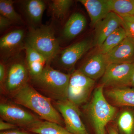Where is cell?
I'll return each mask as SVG.
<instances>
[{
	"label": "cell",
	"mask_w": 134,
	"mask_h": 134,
	"mask_svg": "<svg viewBox=\"0 0 134 134\" xmlns=\"http://www.w3.org/2000/svg\"><path fill=\"white\" fill-rule=\"evenodd\" d=\"M13 99L15 103L31 110L45 121L60 125L64 123L62 116L53 106L52 99L28 83L14 93Z\"/></svg>",
	"instance_id": "1"
},
{
	"label": "cell",
	"mask_w": 134,
	"mask_h": 134,
	"mask_svg": "<svg viewBox=\"0 0 134 134\" xmlns=\"http://www.w3.org/2000/svg\"><path fill=\"white\" fill-rule=\"evenodd\" d=\"M70 75L54 69L47 65L40 75L31 78V82L34 87L47 97L56 101L65 100L68 99Z\"/></svg>",
	"instance_id": "2"
},
{
	"label": "cell",
	"mask_w": 134,
	"mask_h": 134,
	"mask_svg": "<svg viewBox=\"0 0 134 134\" xmlns=\"http://www.w3.org/2000/svg\"><path fill=\"white\" fill-rule=\"evenodd\" d=\"M101 85L96 88L86 111L96 134H101L105 127L115 117L117 110L106 99Z\"/></svg>",
	"instance_id": "3"
},
{
	"label": "cell",
	"mask_w": 134,
	"mask_h": 134,
	"mask_svg": "<svg viewBox=\"0 0 134 134\" xmlns=\"http://www.w3.org/2000/svg\"><path fill=\"white\" fill-rule=\"evenodd\" d=\"M25 44L40 53L47 63L54 59L60 52L59 43L55 37L54 30L50 25L31 29Z\"/></svg>",
	"instance_id": "4"
},
{
	"label": "cell",
	"mask_w": 134,
	"mask_h": 134,
	"mask_svg": "<svg viewBox=\"0 0 134 134\" xmlns=\"http://www.w3.org/2000/svg\"><path fill=\"white\" fill-rule=\"evenodd\" d=\"M95 81L78 70L70 75L68 90V99L76 105L86 103L95 86Z\"/></svg>",
	"instance_id": "5"
},
{
	"label": "cell",
	"mask_w": 134,
	"mask_h": 134,
	"mask_svg": "<svg viewBox=\"0 0 134 134\" xmlns=\"http://www.w3.org/2000/svg\"><path fill=\"white\" fill-rule=\"evenodd\" d=\"M134 63L110 64L101 77V85L111 88L130 85Z\"/></svg>",
	"instance_id": "6"
},
{
	"label": "cell",
	"mask_w": 134,
	"mask_h": 134,
	"mask_svg": "<svg viewBox=\"0 0 134 134\" xmlns=\"http://www.w3.org/2000/svg\"><path fill=\"white\" fill-rule=\"evenodd\" d=\"M56 107L61 114L66 129L72 134H89L81 119L78 106L68 99L56 102Z\"/></svg>",
	"instance_id": "7"
},
{
	"label": "cell",
	"mask_w": 134,
	"mask_h": 134,
	"mask_svg": "<svg viewBox=\"0 0 134 134\" xmlns=\"http://www.w3.org/2000/svg\"><path fill=\"white\" fill-rule=\"evenodd\" d=\"M10 60L5 83L8 91L14 93L28 83L30 75L26 60L18 55Z\"/></svg>",
	"instance_id": "8"
},
{
	"label": "cell",
	"mask_w": 134,
	"mask_h": 134,
	"mask_svg": "<svg viewBox=\"0 0 134 134\" xmlns=\"http://www.w3.org/2000/svg\"><path fill=\"white\" fill-rule=\"evenodd\" d=\"M0 115L6 122L26 129L40 120L31 113L10 103H1Z\"/></svg>",
	"instance_id": "9"
},
{
	"label": "cell",
	"mask_w": 134,
	"mask_h": 134,
	"mask_svg": "<svg viewBox=\"0 0 134 134\" xmlns=\"http://www.w3.org/2000/svg\"><path fill=\"white\" fill-rule=\"evenodd\" d=\"M93 46V41L89 38L84 39L60 52L57 57L58 64L68 71L74 69L78 60Z\"/></svg>",
	"instance_id": "10"
},
{
	"label": "cell",
	"mask_w": 134,
	"mask_h": 134,
	"mask_svg": "<svg viewBox=\"0 0 134 134\" xmlns=\"http://www.w3.org/2000/svg\"><path fill=\"white\" fill-rule=\"evenodd\" d=\"M25 36L24 30L19 29L9 32L1 37L0 50L2 60L11 59L18 55L22 49H24Z\"/></svg>",
	"instance_id": "11"
},
{
	"label": "cell",
	"mask_w": 134,
	"mask_h": 134,
	"mask_svg": "<svg viewBox=\"0 0 134 134\" xmlns=\"http://www.w3.org/2000/svg\"><path fill=\"white\" fill-rule=\"evenodd\" d=\"M121 17L113 12H110L94 26L95 35L93 46L99 47L106 38L117 29L121 26Z\"/></svg>",
	"instance_id": "12"
},
{
	"label": "cell",
	"mask_w": 134,
	"mask_h": 134,
	"mask_svg": "<svg viewBox=\"0 0 134 134\" xmlns=\"http://www.w3.org/2000/svg\"><path fill=\"white\" fill-rule=\"evenodd\" d=\"M105 55L108 65L134 63V40L127 36L117 46Z\"/></svg>",
	"instance_id": "13"
},
{
	"label": "cell",
	"mask_w": 134,
	"mask_h": 134,
	"mask_svg": "<svg viewBox=\"0 0 134 134\" xmlns=\"http://www.w3.org/2000/svg\"><path fill=\"white\" fill-rule=\"evenodd\" d=\"M108 65L105 55L98 52L88 58L78 70L96 81L102 77Z\"/></svg>",
	"instance_id": "14"
},
{
	"label": "cell",
	"mask_w": 134,
	"mask_h": 134,
	"mask_svg": "<svg viewBox=\"0 0 134 134\" xmlns=\"http://www.w3.org/2000/svg\"><path fill=\"white\" fill-rule=\"evenodd\" d=\"M88 12L92 26H95L111 12L108 0H80Z\"/></svg>",
	"instance_id": "15"
},
{
	"label": "cell",
	"mask_w": 134,
	"mask_h": 134,
	"mask_svg": "<svg viewBox=\"0 0 134 134\" xmlns=\"http://www.w3.org/2000/svg\"><path fill=\"white\" fill-rule=\"evenodd\" d=\"M86 23V18L80 12L73 13L64 25L63 37L67 40L73 39L83 31Z\"/></svg>",
	"instance_id": "16"
},
{
	"label": "cell",
	"mask_w": 134,
	"mask_h": 134,
	"mask_svg": "<svg viewBox=\"0 0 134 134\" xmlns=\"http://www.w3.org/2000/svg\"><path fill=\"white\" fill-rule=\"evenodd\" d=\"M105 93L115 105L134 107V89L127 87L111 88L106 91Z\"/></svg>",
	"instance_id": "17"
},
{
	"label": "cell",
	"mask_w": 134,
	"mask_h": 134,
	"mask_svg": "<svg viewBox=\"0 0 134 134\" xmlns=\"http://www.w3.org/2000/svg\"><path fill=\"white\" fill-rule=\"evenodd\" d=\"M46 9V3L41 0H28L24 2L23 9L29 21L32 24H40Z\"/></svg>",
	"instance_id": "18"
},
{
	"label": "cell",
	"mask_w": 134,
	"mask_h": 134,
	"mask_svg": "<svg viewBox=\"0 0 134 134\" xmlns=\"http://www.w3.org/2000/svg\"><path fill=\"white\" fill-rule=\"evenodd\" d=\"M117 129L120 134H134V110L126 108L117 114Z\"/></svg>",
	"instance_id": "19"
},
{
	"label": "cell",
	"mask_w": 134,
	"mask_h": 134,
	"mask_svg": "<svg viewBox=\"0 0 134 134\" xmlns=\"http://www.w3.org/2000/svg\"><path fill=\"white\" fill-rule=\"evenodd\" d=\"M26 129L37 134H72L61 125L46 121L39 120Z\"/></svg>",
	"instance_id": "20"
},
{
	"label": "cell",
	"mask_w": 134,
	"mask_h": 134,
	"mask_svg": "<svg viewBox=\"0 0 134 134\" xmlns=\"http://www.w3.org/2000/svg\"><path fill=\"white\" fill-rule=\"evenodd\" d=\"M127 37L125 29L120 26L108 36L98 47V52L106 54L117 46Z\"/></svg>",
	"instance_id": "21"
},
{
	"label": "cell",
	"mask_w": 134,
	"mask_h": 134,
	"mask_svg": "<svg viewBox=\"0 0 134 134\" xmlns=\"http://www.w3.org/2000/svg\"><path fill=\"white\" fill-rule=\"evenodd\" d=\"M110 11L120 17L134 16V0H108Z\"/></svg>",
	"instance_id": "22"
},
{
	"label": "cell",
	"mask_w": 134,
	"mask_h": 134,
	"mask_svg": "<svg viewBox=\"0 0 134 134\" xmlns=\"http://www.w3.org/2000/svg\"><path fill=\"white\" fill-rule=\"evenodd\" d=\"M14 2L11 0L0 1V14L3 16L7 18L13 23L21 24L23 23L20 15L15 10Z\"/></svg>",
	"instance_id": "23"
},
{
	"label": "cell",
	"mask_w": 134,
	"mask_h": 134,
	"mask_svg": "<svg viewBox=\"0 0 134 134\" xmlns=\"http://www.w3.org/2000/svg\"><path fill=\"white\" fill-rule=\"evenodd\" d=\"M73 2V1L70 0L51 1L49 7L51 14L55 18H62L68 12Z\"/></svg>",
	"instance_id": "24"
},
{
	"label": "cell",
	"mask_w": 134,
	"mask_h": 134,
	"mask_svg": "<svg viewBox=\"0 0 134 134\" xmlns=\"http://www.w3.org/2000/svg\"><path fill=\"white\" fill-rule=\"evenodd\" d=\"M24 49L26 54V63L40 62L45 64L47 60L38 52L25 44Z\"/></svg>",
	"instance_id": "25"
},
{
	"label": "cell",
	"mask_w": 134,
	"mask_h": 134,
	"mask_svg": "<svg viewBox=\"0 0 134 134\" xmlns=\"http://www.w3.org/2000/svg\"><path fill=\"white\" fill-rule=\"evenodd\" d=\"M121 26L125 29L127 36L134 40V16L121 17Z\"/></svg>",
	"instance_id": "26"
},
{
	"label": "cell",
	"mask_w": 134,
	"mask_h": 134,
	"mask_svg": "<svg viewBox=\"0 0 134 134\" xmlns=\"http://www.w3.org/2000/svg\"><path fill=\"white\" fill-rule=\"evenodd\" d=\"M13 24L10 20L7 18L0 15V31L1 32L7 30Z\"/></svg>",
	"instance_id": "27"
},
{
	"label": "cell",
	"mask_w": 134,
	"mask_h": 134,
	"mask_svg": "<svg viewBox=\"0 0 134 134\" xmlns=\"http://www.w3.org/2000/svg\"><path fill=\"white\" fill-rule=\"evenodd\" d=\"M17 127L16 125L3 121L1 119L0 120V130L1 131H5L9 130H10L15 129Z\"/></svg>",
	"instance_id": "28"
},
{
	"label": "cell",
	"mask_w": 134,
	"mask_h": 134,
	"mask_svg": "<svg viewBox=\"0 0 134 134\" xmlns=\"http://www.w3.org/2000/svg\"><path fill=\"white\" fill-rule=\"evenodd\" d=\"M7 67L2 61L0 63V82L1 85H3L5 82L7 76Z\"/></svg>",
	"instance_id": "29"
},
{
	"label": "cell",
	"mask_w": 134,
	"mask_h": 134,
	"mask_svg": "<svg viewBox=\"0 0 134 134\" xmlns=\"http://www.w3.org/2000/svg\"><path fill=\"white\" fill-rule=\"evenodd\" d=\"M0 134H31L29 132L26 131H21L17 130H12L2 131L0 133Z\"/></svg>",
	"instance_id": "30"
},
{
	"label": "cell",
	"mask_w": 134,
	"mask_h": 134,
	"mask_svg": "<svg viewBox=\"0 0 134 134\" xmlns=\"http://www.w3.org/2000/svg\"><path fill=\"white\" fill-rule=\"evenodd\" d=\"M107 132L108 134H120L117 129L112 126H108Z\"/></svg>",
	"instance_id": "31"
},
{
	"label": "cell",
	"mask_w": 134,
	"mask_h": 134,
	"mask_svg": "<svg viewBox=\"0 0 134 134\" xmlns=\"http://www.w3.org/2000/svg\"><path fill=\"white\" fill-rule=\"evenodd\" d=\"M130 85L134 86V68L132 74V78H131V84Z\"/></svg>",
	"instance_id": "32"
},
{
	"label": "cell",
	"mask_w": 134,
	"mask_h": 134,
	"mask_svg": "<svg viewBox=\"0 0 134 134\" xmlns=\"http://www.w3.org/2000/svg\"><path fill=\"white\" fill-rule=\"evenodd\" d=\"M101 134H107L106 133L105 130Z\"/></svg>",
	"instance_id": "33"
}]
</instances>
